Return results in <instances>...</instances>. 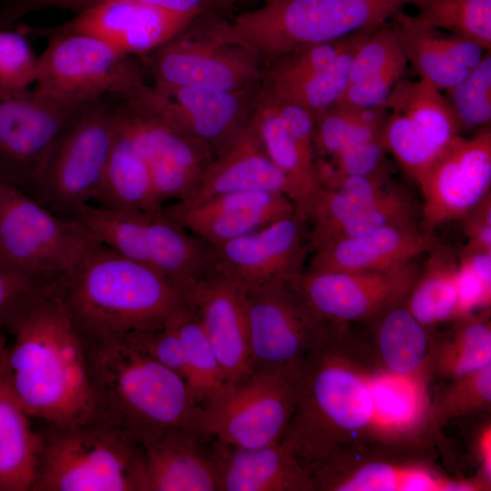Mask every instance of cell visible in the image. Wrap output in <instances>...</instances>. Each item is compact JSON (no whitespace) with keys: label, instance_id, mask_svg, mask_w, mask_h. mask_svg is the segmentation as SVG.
I'll return each instance as SVG.
<instances>
[{"label":"cell","instance_id":"cell-54","mask_svg":"<svg viewBox=\"0 0 491 491\" xmlns=\"http://www.w3.org/2000/svg\"><path fill=\"white\" fill-rule=\"evenodd\" d=\"M13 0H0V8L11 3Z\"/></svg>","mask_w":491,"mask_h":491},{"label":"cell","instance_id":"cell-31","mask_svg":"<svg viewBox=\"0 0 491 491\" xmlns=\"http://www.w3.org/2000/svg\"><path fill=\"white\" fill-rule=\"evenodd\" d=\"M251 119L270 159L287 179L296 213L307 221L311 205L321 188L316 175V157L292 136L276 110L273 95L262 85Z\"/></svg>","mask_w":491,"mask_h":491},{"label":"cell","instance_id":"cell-36","mask_svg":"<svg viewBox=\"0 0 491 491\" xmlns=\"http://www.w3.org/2000/svg\"><path fill=\"white\" fill-rule=\"evenodd\" d=\"M385 108L406 115L440 150L459 135L457 121L446 98L426 78H401L394 85Z\"/></svg>","mask_w":491,"mask_h":491},{"label":"cell","instance_id":"cell-48","mask_svg":"<svg viewBox=\"0 0 491 491\" xmlns=\"http://www.w3.org/2000/svg\"><path fill=\"white\" fill-rule=\"evenodd\" d=\"M382 134L346 145L329 159L343 176L387 173Z\"/></svg>","mask_w":491,"mask_h":491},{"label":"cell","instance_id":"cell-6","mask_svg":"<svg viewBox=\"0 0 491 491\" xmlns=\"http://www.w3.org/2000/svg\"><path fill=\"white\" fill-rule=\"evenodd\" d=\"M39 436L32 491H139L143 446L124 431L94 416Z\"/></svg>","mask_w":491,"mask_h":491},{"label":"cell","instance_id":"cell-5","mask_svg":"<svg viewBox=\"0 0 491 491\" xmlns=\"http://www.w3.org/2000/svg\"><path fill=\"white\" fill-rule=\"evenodd\" d=\"M412 0H263L229 21L217 16L218 35L268 61L295 49L331 42L389 21Z\"/></svg>","mask_w":491,"mask_h":491},{"label":"cell","instance_id":"cell-15","mask_svg":"<svg viewBox=\"0 0 491 491\" xmlns=\"http://www.w3.org/2000/svg\"><path fill=\"white\" fill-rule=\"evenodd\" d=\"M426 447L361 450L326 460L307 472L314 491H476V477L436 471L422 455Z\"/></svg>","mask_w":491,"mask_h":491},{"label":"cell","instance_id":"cell-53","mask_svg":"<svg viewBox=\"0 0 491 491\" xmlns=\"http://www.w3.org/2000/svg\"><path fill=\"white\" fill-rule=\"evenodd\" d=\"M476 458L480 464L477 478L487 487L491 483V427L490 421L481 426L475 442Z\"/></svg>","mask_w":491,"mask_h":491},{"label":"cell","instance_id":"cell-50","mask_svg":"<svg viewBox=\"0 0 491 491\" xmlns=\"http://www.w3.org/2000/svg\"><path fill=\"white\" fill-rule=\"evenodd\" d=\"M456 289L460 318L476 315V311H489L491 285L486 284L457 262ZM459 318V319H460Z\"/></svg>","mask_w":491,"mask_h":491},{"label":"cell","instance_id":"cell-41","mask_svg":"<svg viewBox=\"0 0 491 491\" xmlns=\"http://www.w3.org/2000/svg\"><path fill=\"white\" fill-rule=\"evenodd\" d=\"M375 27L359 31L351 45L326 68L277 96L306 109L313 115L336 104L349 83L355 54Z\"/></svg>","mask_w":491,"mask_h":491},{"label":"cell","instance_id":"cell-33","mask_svg":"<svg viewBox=\"0 0 491 491\" xmlns=\"http://www.w3.org/2000/svg\"><path fill=\"white\" fill-rule=\"evenodd\" d=\"M406 296L414 316L431 328L460 318L456 289L457 258L437 244Z\"/></svg>","mask_w":491,"mask_h":491},{"label":"cell","instance_id":"cell-39","mask_svg":"<svg viewBox=\"0 0 491 491\" xmlns=\"http://www.w3.org/2000/svg\"><path fill=\"white\" fill-rule=\"evenodd\" d=\"M358 32L338 40L303 46L268 61L263 65L262 85L281 95L307 82L345 51Z\"/></svg>","mask_w":491,"mask_h":491},{"label":"cell","instance_id":"cell-49","mask_svg":"<svg viewBox=\"0 0 491 491\" xmlns=\"http://www.w3.org/2000/svg\"><path fill=\"white\" fill-rule=\"evenodd\" d=\"M125 336L151 357L185 379V364L182 342L169 318L160 326Z\"/></svg>","mask_w":491,"mask_h":491},{"label":"cell","instance_id":"cell-32","mask_svg":"<svg viewBox=\"0 0 491 491\" xmlns=\"http://www.w3.org/2000/svg\"><path fill=\"white\" fill-rule=\"evenodd\" d=\"M94 203L96 206L112 210L139 211L162 207L157 200L147 164L136 150L119 119L102 183Z\"/></svg>","mask_w":491,"mask_h":491},{"label":"cell","instance_id":"cell-23","mask_svg":"<svg viewBox=\"0 0 491 491\" xmlns=\"http://www.w3.org/2000/svg\"><path fill=\"white\" fill-rule=\"evenodd\" d=\"M217 356L226 386L254 370L248 334L247 301L244 287L215 269L186 291Z\"/></svg>","mask_w":491,"mask_h":491},{"label":"cell","instance_id":"cell-7","mask_svg":"<svg viewBox=\"0 0 491 491\" xmlns=\"http://www.w3.org/2000/svg\"><path fill=\"white\" fill-rule=\"evenodd\" d=\"M105 97L78 108L25 191L60 215L75 218L99 191L118 123Z\"/></svg>","mask_w":491,"mask_h":491},{"label":"cell","instance_id":"cell-35","mask_svg":"<svg viewBox=\"0 0 491 491\" xmlns=\"http://www.w3.org/2000/svg\"><path fill=\"white\" fill-rule=\"evenodd\" d=\"M169 320L182 342L185 380L195 403L203 406L226 386L222 367L196 312L187 300Z\"/></svg>","mask_w":491,"mask_h":491},{"label":"cell","instance_id":"cell-21","mask_svg":"<svg viewBox=\"0 0 491 491\" xmlns=\"http://www.w3.org/2000/svg\"><path fill=\"white\" fill-rule=\"evenodd\" d=\"M417 184L425 229L461 219L490 193V125L470 138L456 135Z\"/></svg>","mask_w":491,"mask_h":491},{"label":"cell","instance_id":"cell-20","mask_svg":"<svg viewBox=\"0 0 491 491\" xmlns=\"http://www.w3.org/2000/svg\"><path fill=\"white\" fill-rule=\"evenodd\" d=\"M195 18L136 0H105L63 24L22 26L26 35L49 37L82 34L99 39L129 56H145L181 33Z\"/></svg>","mask_w":491,"mask_h":491},{"label":"cell","instance_id":"cell-46","mask_svg":"<svg viewBox=\"0 0 491 491\" xmlns=\"http://www.w3.org/2000/svg\"><path fill=\"white\" fill-rule=\"evenodd\" d=\"M37 63L26 35L0 28V90L27 88L35 81Z\"/></svg>","mask_w":491,"mask_h":491},{"label":"cell","instance_id":"cell-40","mask_svg":"<svg viewBox=\"0 0 491 491\" xmlns=\"http://www.w3.org/2000/svg\"><path fill=\"white\" fill-rule=\"evenodd\" d=\"M407 63L441 91L461 82L471 69L456 62L426 39L412 15L403 10L391 18Z\"/></svg>","mask_w":491,"mask_h":491},{"label":"cell","instance_id":"cell-12","mask_svg":"<svg viewBox=\"0 0 491 491\" xmlns=\"http://www.w3.org/2000/svg\"><path fill=\"white\" fill-rule=\"evenodd\" d=\"M38 57L35 90L72 104L113 95L124 97L145 84L133 56L82 34H60Z\"/></svg>","mask_w":491,"mask_h":491},{"label":"cell","instance_id":"cell-26","mask_svg":"<svg viewBox=\"0 0 491 491\" xmlns=\"http://www.w3.org/2000/svg\"><path fill=\"white\" fill-rule=\"evenodd\" d=\"M417 224L387 225L339 239L312 252L306 271L362 272L392 269L413 261L437 245Z\"/></svg>","mask_w":491,"mask_h":491},{"label":"cell","instance_id":"cell-8","mask_svg":"<svg viewBox=\"0 0 491 491\" xmlns=\"http://www.w3.org/2000/svg\"><path fill=\"white\" fill-rule=\"evenodd\" d=\"M96 241L165 276L185 292L215 271L213 247L163 209L112 210L87 205L75 217Z\"/></svg>","mask_w":491,"mask_h":491},{"label":"cell","instance_id":"cell-19","mask_svg":"<svg viewBox=\"0 0 491 491\" xmlns=\"http://www.w3.org/2000/svg\"><path fill=\"white\" fill-rule=\"evenodd\" d=\"M413 261L383 271L310 272L285 278L325 322L363 323L386 306L404 298L418 275Z\"/></svg>","mask_w":491,"mask_h":491},{"label":"cell","instance_id":"cell-43","mask_svg":"<svg viewBox=\"0 0 491 491\" xmlns=\"http://www.w3.org/2000/svg\"><path fill=\"white\" fill-rule=\"evenodd\" d=\"M459 130L484 128L491 122V55L481 61L456 85L445 90Z\"/></svg>","mask_w":491,"mask_h":491},{"label":"cell","instance_id":"cell-22","mask_svg":"<svg viewBox=\"0 0 491 491\" xmlns=\"http://www.w3.org/2000/svg\"><path fill=\"white\" fill-rule=\"evenodd\" d=\"M307 221L296 212L214 250L216 269L246 291L303 270L307 250Z\"/></svg>","mask_w":491,"mask_h":491},{"label":"cell","instance_id":"cell-11","mask_svg":"<svg viewBox=\"0 0 491 491\" xmlns=\"http://www.w3.org/2000/svg\"><path fill=\"white\" fill-rule=\"evenodd\" d=\"M214 16L194 18L177 35L141 57L155 85L235 91L261 82L260 59L249 48L223 39Z\"/></svg>","mask_w":491,"mask_h":491},{"label":"cell","instance_id":"cell-52","mask_svg":"<svg viewBox=\"0 0 491 491\" xmlns=\"http://www.w3.org/2000/svg\"><path fill=\"white\" fill-rule=\"evenodd\" d=\"M457 262L468 268L486 284L491 285V251L465 246Z\"/></svg>","mask_w":491,"mask_h":491},{"label":"cell","instance_id":"cell-51","mask_svg":"<svg viewBox=\"0 0 491 491\" xmlns=\"http://www.w3.org/2000/svg\"><path fill=\"white\" fill-rule=\"evenodd\" d=\"M468 246L491 251V195L487 194L462 218Z\"/></svg>","mask_w":491,"mask_h":491},{"label":"cell","instance_id":"cell-30","mask_svg":"<svg viewBox=\"0 0 491 491\" xmlns=\"http://www.w3.org/2000/svg\"><path fill=\"white\" fill-rule=\"evenodd\" d=\"M7 339L0 330V491H32L39 431L14 392L5 367Z\"/></svg>","mask_w":491,"mask_h":491},{"label":"cell","instance_id":"cell-37","mask_svg":"<svg viewBox=\"0 0 491 491\" xmlns=\"http://www.w3.org/2000/svg\"><path fill=\"white\" fill-rule=\"evenodd\" d=\"M387 114L384 107L357 108L339 102L316 114V157L330 158L347 145L381 135Z\"/></svg>","mask_w":491,"mask_h":491},{"label":"cell","instance_id":"cell-9","mask_svg":"<svg viewBox=\"0 0 491 491\" xmlns=\"http://www.w3.org/2000/svg\"><path fill=\"white\" fill-rule=\"evenodd\" d=\"M95 241L77 219L0 182V258L45 282L65 276Z\"/></svg>","mask_w":491,"mask_h":491},{"label":"cell","instance_id":"cell-47","mask_svg":"<svg viewBox=\"0 0 491 491\" xmlns=\"http://www.w3.org/2000/svg\"><path fill=\"white\" fill-rule=\"evenodd\" d=\"M52 283L35 278L0 258V330L5 332L22 309Z\"/></svg>","mask_w":491,"mask_h":491},{"label":"cell","instance_id":"cell-27","mask_svg":"<svg viewBox=\"0 0 491 491\" xmlns=\"http://www.w3.org/2000/svg\"><path fill=\"white\" fill-rule=\"evenodd\" d=\"M252 190L280 192L290 198L287 179L270 159L250 116L231 144L212 159L193 194L176 202L193 205L216 195Z\"/></svg>","mask_w":491,"mask_h":491},{"label":"cell","instance_id":"cell-34","mask_svg":"<svg viewBox=\"0 0 491 491\" xmlns=\"http://www.w3.org/2000/svg\"><path fill=\"white\" fill-rule=\"evenodd\" d=\"M452 331L434 336L431 375L455 380L491 365L489 311L457 319Z\"/></svg>","mask_w":491,"mask_h":491},{"label":"cell","instance_id":"cell-38","mask_svg":"<svg viewBox=\"0 0 491 491\" xmlns=\"http://www.w3.org/2000/svg\"><path fill=\"white\" fill-rule=\"evenodd\" d=\"M419 25L440 29L491 49V0H412Z\"/></svg>","mask_w":491,"mask_h":491},{"label":"cell","instance_id":"cell-25","mask_svg":"<svg viewBox=\"0 0 491 491\" xmlns=\"http://www.w3.org/2000/svg\"><path fill=\"white\" fill-rule=\"evenodd\" d=\"M141 445L139 491H217V449L212 436L182 427Z\"/></svg>","mask_w":491,"mask_h":491},{"label":"cell","instance_id":"cell-18","mask_svg":"<svg viewBox=\"0 0 491 491\" xmlns=\"http://www.w3.org/2000/svg\"><path fill=\"white\" fill-rule=\"evenodd\" d=\"M260 87L261 82L235 91L144 84L126 96L203 143L214 158L231 144L250 118Z\"/></svg>","mask_w":491,"mask_h":491},{"label":"cell","instance_id":"cell-42","mask_svg":"<svg viewBox=\"0 0 491 491\" xmlns=\"http://www.w3.org/2000/svg\"><path fill=\"white\" fill-rule=\"evenodd\" d=\"M382 130L386 151L416 183L442 152L406 115L387 111Z\"/></svg>","mask_w":491,"mask_h":491},{"label":"cell","instance_id":"cell-44","mask_svg":"<svg viewBox=\"0 0 491 491\" xmlns=\"http://www.w3.org/2000/svg\"><path fill=\"white\" fill-rule=\"evenodd\" d=\"M406 65V58L390 19L375 27L356 50L349 83L366 77L385 75L403 78Z\"/></svg>","mask_w":491,"mask_h":491},{"label":"cell","instance_id":"cell-17","mask_svg":"<svg viewBox=\"0 0 491 491\" xmlns=\"http://www.w3.org/2000/svg\"><path fill=\"white\" fill-rule=\"evenodd\" d=\"M82 105L28 87L0 90V182L25 192Z\"/></svg>","mask_w":491,"mask_h":491},{"label":"cell","instance_id":"cell-1","mask_svg":"<svg viewBox=\"0 0 491 491\" xmlns=\"http://www.w3.org/2000/svg\"><path fill=\"white\" fill-rule=\"evenodd\" d=\"M295 368L296 402L282 440L306 473L361 450L416 446L399 376L378 365L365 333L336 328Z\"/></svg>","mask_w":491,"mask_h":491},{"label":"cell","instance_id":"cell-24","mask_svg":"<svg viewBox=\"0 0 491 491\" xmlns=\"http://www.w3.org/2000/svg\"><path fill=\"white\" fill-rule=\"evenodd\" d=\"M163 209L211 246L255 232L296 212L287 195L266 190L227 193L193 205L171 202Z\"/></svg>","mask_w":491,"mask_h":491},{"label":"cell","instance_id":"cell-16","mask_svg":"<svg viewBox=\"0 0 491 491\" xmlns=\"http://www.w3.org/2000/svg\"><path fill=\"white\" fill-rule=\"evenodd\" d=\"M120 99L119 122L147 164L159 204L186 200L213 159L210 150L136 99Z\"/></svg>","mask_w":491,"mask_h":491},{"label":"cell","instance_id":"cell-14","mask_svg":"<svg viewBox=\"0 0 491 491\" xmlns=\"http://www.w3.org/2000/svg\"><path fill=\"white\" fill-rule=\"evenodd\" d=\"M246 292L254 369L295 366L337 326L319 318L286 279Z\"/></svg>","mask_w":491,"mask_h":491},{"label":"cell","instance_id":"cell-29","mask_svg":"<svg viewBox=\"0 0 491 491\" xmlns=\"http://www.w3.org/2000/svg\"><path fill=\"white\" fill-rule=\"evenodd\" d=\"M363 323L372 355L381 367L397 375L430 378L434 335L409 311L406 297Z\"/></svg>","mask_w":491,"mask_h":491},{"label":"cell","instance_id":"cell-28","mask_svg":"<svg viewBox=\"0 0 491 491\" xmlns=\"http://www.w3.org/2000/svg\"><path fill=\"white\" fill-rule=\"evenodd\" d=\"M217 491H314L312 482L284 441L238 447L215 439Z\"/></svg>","mask_w":491,"mask_h":491},{"label":"cell","instance_id":"cell-45","mask_svg":"<svg viewBox=\"0 0 491 491\" xmlns=\"http://www.w3.org/2000/svg\"><path fill=\"white\" fill-rule=\"evenodd\" d=\"M448 382L431 402L435 429L452 418L490 410L491 365Z\"/></svg>","mask_w":491,"mask_h":491},{"label":"cell","instance_id":"cell-3","mask_svg":"<svg viewBox=\"0 0 491 491\" xmlns=\"http://www.w3.org/2000/svg\"><path fill=\"white\" fill-rule=\"evenodd\" d=\"M85 338L95 417L140 444L195 428L200 406L179 374L126 336Z\"/></svg>","mask_w":491,"mask_h":491},{"label":"cell","instance_id":"cell-13","mask_svg":"<svg viewBox=\"0 0 491 491\" xmlns=\"http://www.w3.org/2000/svg\"><path fill=\"white\" fill-rule=\"evenodd\" d=\"M420 207L388 173L344 176L334 189L320 188L309 210L307 250L395 225L417 224Z\"/></svg>","mask_w":491,"mask_h":491},{"label":"cell","instance_id":"cell-2","mask_svg":"<svg viewBox=\"0 0 491 491\" xmlns=\"http://www.w3.org/2000/svg\"><path fill=\"white\" fill-rule=\"evenodd\" d=\"M5 332L8 381L34 419L66 426L95 416L85 338L57 287L50 284L14 318Z\"/></svg>","mask_w":491,"mask_h":491},{"label":"cell","instance_id":"cell-10","mask_svg":"<svg viewBox=\"0 0 491 491\" xmlns=\"http://www.w3.org/2000/svg\"><path fill=\"white\" fill-rule=\"evenodd\" d=\"M295 366L255 368L200 406L195 429L238 447L280 442L296 402Z\"/></svg>","mask_w":491,"mask_h":491},{"label":"cell","instance_id":"cell-4","mask_svg":"<svg viewBox=\"0 0 491 491\" xmlns=\"http://www.w3.org/2000/svg\"><path fill=\"white\" fill-rule=\"evenodd\" d=\"M57 287L85 336L114 337L155 328L186 300L155 271L95 241Z\"/></svg>","mask_w":491,"mask_h":491}]
</instances>
